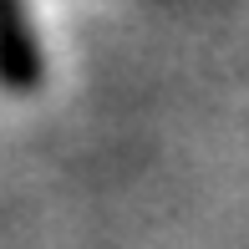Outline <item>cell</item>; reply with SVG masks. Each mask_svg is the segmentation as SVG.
<instances>
[{"label":"cell","mask_w":249,"mask_h":249,"mask_svg":"<svg viewBox=\"0 0 249 249\" xmlns=\"http://www.w3.org/2000/svg\"><path fill=\"white\" fill-rule=\"evenodd\" d=\"M46 76V61H41V41L31 31L26 0H0V87L10 92H31Z\"/></svg>","instance_id":"cell-1"}]
</instances>
